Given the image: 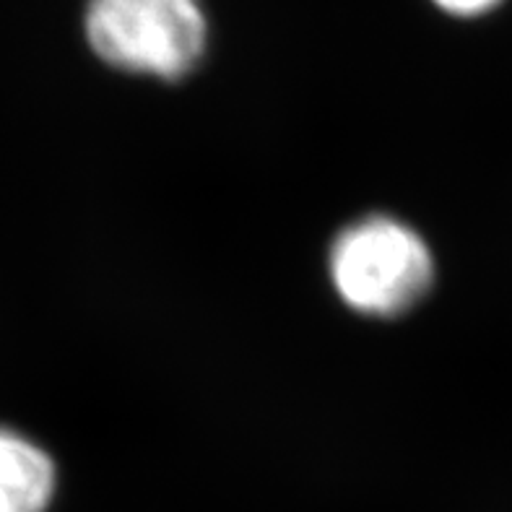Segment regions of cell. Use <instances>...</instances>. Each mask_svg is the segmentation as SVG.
Segmentation results:
<instances>
[{"mask_svg": "<svg viewBox=\"0 0 512 512\" xmlns=\"http://www.w3.org/2000/svg\"><path fill=\"white\" fill-rule=\"evenodd\" d=\"M325 271L346 310L370 320H396L429 297L437 263L419 229L377 211L351 219L333 234Z\"/></svg>", "mask_w": 512, "mask_h": 512, "instance_id": "cell-1", "label": "cell"}, {"mask_svg": "<svg viewBox=\"0 0 512 512\" xmlns=\"http://www.w3.org/2000/svg\"><path fill=\"white\" fill-rule=\"evenodd\" d=\"M84 34L115 71L182 81L206 55L208 21L201 0H89Z\"/></svg>", "mask_w": 512, "mask_h": 512, "instance_id": "cell-2", "label": "cell"}, {"mask_svg": "<svg viewBox=\"0 0 512 512\" xmlns=\"http://www.w3.org/2000/svg\"><path fill=\"white\" fill-rule=\"evenodd\" d=\"M58 487L50 450L19 429L0 427V512H50Z\"/></svg>", "mask_w": 512, "mask_h": 512, "instance_id": "cell-3", "label": "cell"}, {"mask_svg": "<svg viewBox=\"0 0 512 512\" xmlns=\"http://www.w3.org/2000/svg\"><path fill=\"white\" fill-rule=\"evenodd\" d=\"M440 11L458 16V19H476L484 13H492L502 0H432Z\"/></svg>", "mask_w": 512, "mask_h": 512, "instance_id": "cell-4", "label": "cell"}]
</instances>
